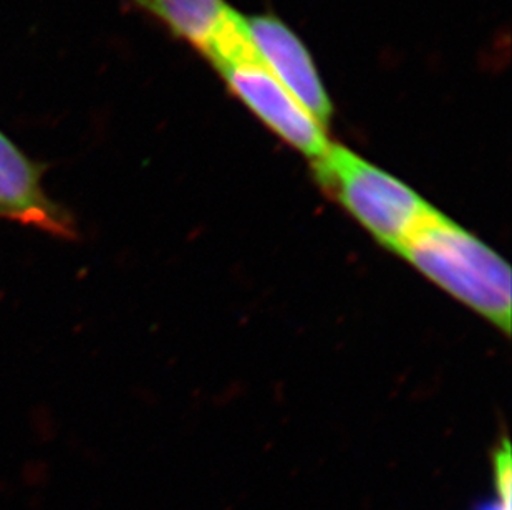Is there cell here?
Wrapping results in <instances>:
<instances>
[{"label":"cell","instance_id":"cell-1","mask_svg":"<svg viewBox=\"0 0 512 510\" xmlns=\"http://www.w3.org/2000/svg\"><path fill=\"white\" fill-rule=\"evenodd\" d=\"M398 254L451 297L509 333L512 277L508 262L450 217L433 211Z\"/></svg>","mask_w":512,"mask_h":510},{"label":"cell","instance_id":"cell-2","mask_svg":"<svg viewBox=\"0 0 512 510\" xmlns=\"http://www.w3.org/2000/svg\"><path fill=\"white\" fill-rule=\"evenodd\" d=\"M203 52L223 75L232 93L285 143L312 161L329 150L332 143L325 135V126L295 100L262 62L242 15L226 10Z\"/></svg>","mask_w":512,"mask_h":510},{"label":"cell","instance_id":"cell-3","mask_svg":"<svg viewBox=\"0 0 512 510\" xmlns=\"http://www.w3.org/2000/svg\"><path fill=\"white\" fill-rule=\"evenodd\" d=\"M314 171L324 189L380 244L395 252L435 211L410 186L342 145L332 143L315 159Z\"/></svg>","mask_w":512,"mask_h":510},{"label":"cell","instance_id":"cell-4","mask_svg":"<svg viewBox=\"0 0 512 510\" xmlns=\"http://www.w3.org/2000/svg\"><path fill=\"white\" fill-rule=\"evenodd\" d=\"M247 34L262 62L276 75L277 80L294 95L295 100L324 125L330 120L334 106L325 92L310 53L297 35L269 15L246 19Z\"/></svg>","mask_w":512,"mask_h":510},{"label":"cell","instance_id":"cell-5","mask_svg":"<svg viewBox=\"0 0 512 510\" xmlns=\"http://www.w3.org/2000/svg\"><path fill=\"white\" fill-rule=\"evenodd\" d=\"M0 216L55 236L73 237L72 219L45 196L34 163L0 133Z\"/></svg>","mask_w":512,"mask_h":510},{"label":"cell","instance_id":"cell-6","mask_svg":"<svg viewBox=\"0 0 512 510\" xmlns=\"http://www.w3.org/2000/svg\"><path fill=\"white\" fill-rule=\"evenodd\" d=\"M145 9L163 20L171 32L189 44L206 49L229 7H211L201 0H138Z\"/></svg>","mask_w":512,"mask_h":510},{"label":"cell","instance_id":"cell-7","mask_svg":"<svg viewBox=\"0 0 512 510\" xmlns=\"http://www.w3.org/2000/svg\"><path fill=\"white\" fill-rule=\"evenodd\" d=\"M474 510H511V502H504L501 499H498V501H488Z\"/></svg>","mask_w":512,"mask_h":510},{"label":"cell","instance_id":"cell-8","mask_svg":"<svg viewBox=\"0 0 512 510\" xmlns=\"http://www.w3.org/2000/svg\"><path fill=\"white\" fill-rule=\"evenodd\" d=\"M201 2L211 5V7H224L223 0H201Z\"/></svg>","mask_w":512,"mask_h":510}]
</instances>
